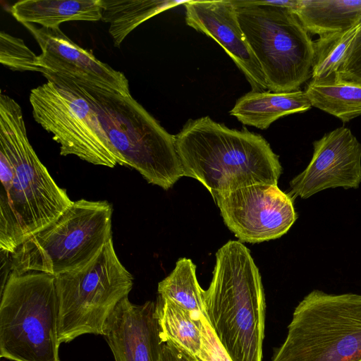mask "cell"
<instances>
[{"mask_svg": "<svg viewBox=\"0 0 361 361\" xmlns=\"http://www.w3.org/2000/svg\"><path fill=\"white\" fill-rule=\"evenodd\" d=\"M0 249L8 254L73 203L30 145L20 106L0 95Z\"/></svg>", "mask_w": 361, "mask_h": 361, "instance_id": "obj_1", "label": "cell"}, {"mask_svg": "<svg viewBox=\"0 0 361 361\" xmlns=\"http://www.w3.org/2000/svg\"><path fill=\"white\" fill-rule=\"evenodd\" d=\"M176 138L184 176L200 181L213 198L252 185H277L282 173L268 142L245 128L204 116L188 120Z\"/></svg>", "mask_w": 361, "mask_h": 361, "instance_id": "obj_2", "label": "cell"}, {"mask_svg": "<svg viewBox=\"0 0 361 361\" xmlns=\"http://www.w3.org/2000/svg\"><path fill=\"white\" fill-rule=\"evenodd\" d=\"M204 314L232 361H262L265 298L261 276L250 250L229 240L216 253Z\"/></svg>", "mask_w": 361, "mask_h": 361, "instance_id": "obj_3", "label": "cell"}, {"mask_svg": "<svg viewBox=\"0 0 361 361\" xmlns=\"http://www.w3.org/2000/svg\"><path fill=\"white\" fill-rule=\"evenodd\" d=\"M80 92L93 106L122 166L164 190L184 176L176 135L169 133L131 95L44 73Z\"/></svg>", "mask_w": 361, "mask_h": 361, "instance_id": "obj_4", "label": "cell"}, {"mask_svg": "<svg viewBox=\"0 0 361 361\" xmlns=\"http://www.w3.org/2000/svg\"><path fill=\"white\" fill-rule=\"evenodd\" d=\"M113 208L105 200L81 199L10 254L11 272L54 276L80 268L112 238Z\"/></svg>", "mask_w": 361, "mask_h": 361, "instance_id": "obj_5", "label": "cell"}, {"mask_svg": "<svg viewBox=\"0 0 361 361\" xmlns=\"http://www.w3.org/2000/svg\"><path fill=\"white\" fill-rule=\"evenodd\" d=\"M271 361H361V294L309 293Z\"/></svg>", "mask_w": 361, "mask_h": 361, "instance_id": "obj_6", "label": "cell"}, {"mask_svg": "<svg viewBox=\"0 0 361 361\" xmlns=\"http://www.w3.org/2000/svg\"><path fill=\"white\" fill-rule=\"evenodd\" d=\"M231 1L268 91L298 90L312 75L314 44L295 14L267 0Z\"/></svg>", "mask_w": 361, "mask_h": 361, "instance_id": "obj_7", "label": "cell"}, {"mask_svg": "<svg viewBox=\"0 0 361 361\" xmlns=\"http://www.w3.org/2000/svg\"><path fill=\"white\" fill-rule=\"evenodd\" d=\"M56 277L11 272L0 303V356L13 361H59Z\"/></svg>", "mask_w": 361, "mask_h": 361, "instance_id": "obj_8", "label": "cell"}, {"mask_svg": "<svg viewBox=\"0 0 361 361\" xmlns=\"http://www.w3.org/2000/svg\"><path fill=\"white\" fill-rule=\"evenodd\" d=\"M55 277L61 344L83 334L104 336L109 316L133 285L131 274L115 252L113 238L90 262Z\"/></svg>", "mask_w": 361, "mask_h": 361, "instance_id": "obj_9", "label": "cell"}, {"mask_svg": "<svg viewBox=\"0 0 361 361\" xmlns=\"http://www.w3.org/2000/svg\"><path fill=\"white\" fill-rule=\"evenodd\" d=\"M46 78L30 91L29 99L34 119L53 135L60 154L110 168L121 165L90 103L69 85Z\"/></svg>", "mask_w": 361, "mask_h": 361, "instance_id": "obj_10", "label": "cell"}, {"mask_svg": "<svg viewBox=\"0 0 361 361\" xmlns=\"http://www.w3.org/2000/svg\"><path fill=\"white\" fill-rule=\"evenodd\" d=\"M227 227L242 242L279 238L295 223L293 197L277 185L255 184L213 198Z\"/></svg>", "mask_w": 361, "mask_h": 361, "instance_id": "obj_11", "label": "cell"}, {"mask_svg": "<svg viewBox=\"0 0 361 361\" xmlns=\"http://www.w3.org/2000/svg\"><path fill=\"white\" fill-rule=\"evenodd\" d=\"M307 167L290 182V195L307 199L326 189H357L361 183V143L351 130L337 128L313 142Z\"/></svg>", "mask_w": 361, "mask_h": 361, "instance_id": "obj_12", "label": "cell"}, {"mask_svg": "<svg viewBox=\"0 0 361 361\" xmlns=\"http://www.w3.org/2000/svg\"><path fill=\"white\" fill-rule=\"evenodd\" d=\"M23 25L41 48L38 59L42 74H55L75 82L131 95L128 80L123 73L74 43L60 28Z\"/></svg>", "mask_w": 361, "mask_h": 361, "instance_id": "obj_13", "label": "cell"}, {"mask_svg": "<svg viewBox=\"0 0 361 361\" xmlns=\"http://www.w3.org/2000/svg\"><path fill=\"white\" fill-rule=\"evenodd\" d=\"M188 25L214 39L243 73L253 91L267 90L260 66L240 25L231 0L185 1Z\"/></svg>", "mask_w": 361, "mask_h": 361, "instance_id": "obj_14", "label": "cell"}, {"mask_svg": "<svg viewBox=\"0 0 361 361\" xmlns=\"http://www.w3.org/2000/svg\"><path fill=\"white\" fill-rule=\"evenodd\" d=\"M104 336L115 361H158L165 341L156 302L135 305L125 297L109 316Z\"/></svg>", "mask_w": 361, "mask_h": 361, "instance_id": "obj_15", "label": "cell"}, {"mask_svg": "<svg viewBox=\"0 0 361 361\" xmlns=\"http://www.w3.org/2000/svg\"><path fill=\"white\" fill-rule=\"evenodd\" d=\"M312 107L305 91L274 92L251 91L240 97L230 114L243 125L267 129L279 118Z\"/></svg>", "mask_w": 361, "mask_h": 361, "instance_id": "obj_16", "label": "cell"}, {"mask_svg": "<svg viewBox=\"0 0 361 361\" xmlns=\"http://www.w3.org/2000/svg\"><path fill=\"white\" fill-rule=\"evenodd\" d=\"M11 13L23 25L55 29L68 21L100 20L102 0H24L14 4Z\"/></svg>", "mask_w": 361, "mask_h": 361, "instance_id": "obj_17", "label": "cell"}, {"mask_svg": "<svg viewBox=\"0 0 361 361\" xmlns=\"http://www.w3.org/2000/svg\"><path fill=\"white\" fill-rule=\"evenodd\" d=\"M293 13L309 33L320 36L359 24L361 0H300Z\"/></svg>", "mask_w": 361, "mask_h": 361, "instance_id": "obj_18", "label": "cell"}, {"mask_svg": "<svg viewBox=\"0 0 361 361\" xmlns=\"http://www.w3.org/2000/svg\"><path fill=\"white\" fill-rule=\"evenodd\" d=\"M312 106L343 123L361 115V82L337 77L311 80L305 91Z\"/></svg>", "mask_w": 361, "mask_h": 361, "instance_id": "obj_19", "label": "cell"}, {"mask_svg": "<svg viewBox=\"0 0 361 361\" xmlns=\"http://www.w3.org/2000/svg\"><path fill=\"white\" fill-rule=\"evenodd\" d=\"M185 1L160 0H102V18L109 23V32L115 47L126 36L152 17Z\"/></svg>", "mask_w": 361, "mask_h": 361, "instance_id": "obj_20", "label": "cell"}, {"mask_svg": "<svg viewBox=\"0 0 361 361\" xmlns=\"http://www.w3.org/2000/svg\"><path fill=\"white\" fill-rule=\"evenodd\" d=\"M196 267L190 259H179L174 269L159 283V297L187 310L198 323L204 317L203 291L196 276Z\"/></svg>", "mask_w": 361, "mask_h": 361, "instance_id": "obj_21", "label": "cell"}, {"mask_svg": "<svg viewBox=\"0 0 361 361\" xmlns=\"http://www.w3.org/2000/svg\"><path fill=\"white\" fill-rule=\"evenodd\" d=\"M156 312L164 341H170L198 357L202 345V323L176 303L158 298Z\"/></svg>", "mask_w": 361, "mask_h": 361, "instance_id": "obj_22", "label": "cell"}, {"mask_svg": "<svg viewBox=\"0 0 361 361\" xmlns=\"http://www.w3.org/2000/svg\"><path fill=\"white\" fill-rule=\"evenodd\" d=\"M360 25L361 22L344 31L320 35L314 42L312 80H325L336 74Z\"/></svg>", "mask_w": 361, "mask_h": 361, "instance_id": "obj_23", "label": "cell"}, {"mask_svg": "<svg viewBox=\"0 0 361 361\" xmlns=\"http://www.w3.org/2000/svg\"><path fill=\"white\" fill-rule=\"evenodd\" d=\"M0 62L12 71L42 73L39 59L20 38L4 31L0 33Z\"/></svg>", "mask_w": 361, "mask_h": 361, "instance_id": "obj_24", "label": "cell"}, {"mask_svg": "<svg viewBox=\"0 0 361 361\" xmlns=\"http://www.w3.org/2000/svg\"><path fill=\"white\" fill-rule=\"evenodd\" d=\"M334 76L344 80L361 82V25L339 70Z\"/></svg>", "mask_w": 361, "mask_h": 361, "instance_id": "obj_25", "label": "cell"}, {"mask_svg": "<svg viewBox=\"0 0 361 361\" xmlns=\"http://www.w3.org/2000/svg\"><path fill=\"white\" fill-rule=\"evenodd\" d=\"M197 357L201 361H232L205 317L202 318V345Z\"/></svg>", "mask_w": 361, "mask_h": 361, "instance_id": "obj_26", "label": "cell"}, {"mask_svg": "<svg viewBox=\"0 0 361 361\" xmlns=\"http://www.w3.org/2000/svg\"><path fill=\"white\" fill-rule=\"evenodd\" d=\"M158 361H201L170 341H165Z\"/></svg>", "mask_w": 361, "mask_h": 361, "instance_id": "obj_27", "label": "cell"}]
</instances>
